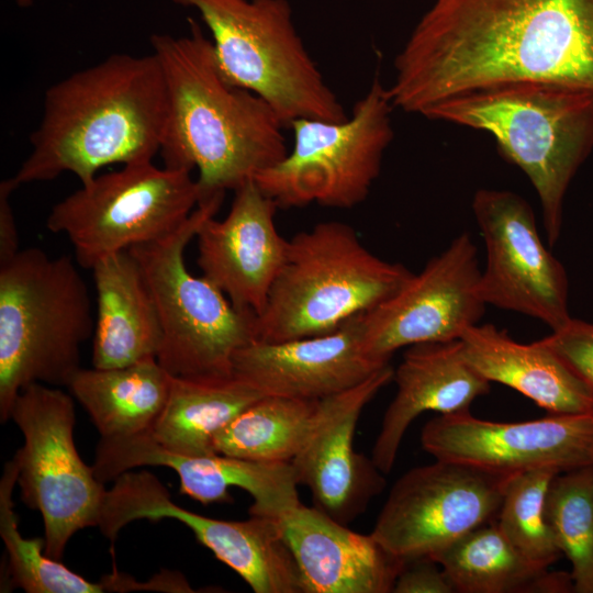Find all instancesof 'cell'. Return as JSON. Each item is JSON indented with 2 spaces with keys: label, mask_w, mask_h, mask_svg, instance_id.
Segmentation results:
<instances>
[{
  "label": "cell",
  "mask_w": 593,
  "mask_h": 593,
  "mask_svg": "<svg viewBox=\"0 0 593 593\" xmlns=\"http://www.w3.org/2000/svg\"><path fill=\"white\" fill-rule=\"evenodd\" d=\"M394 108L542 81L593 93V0H434L394 60Z\"/></svg>",
  "instance_id": "6da1fadb"
},
{
  "label": "cell",
  "mask_w": 593,
  "mask_h": 593,
  "mask_svg": "<svg viewBox=\"0 0 593 593\" xmlns=\"http://www.w3.org/2000/svg\"><path fill=\"white\" fill-rule=\"evenodd\" d=\"M188 23V35L154 34L149 41L168 94L159 153L166 167L198 169L201 204L254 180L289 150L286 127L273 109L231 85L219 68L212 41L194 19Z\"/></svg>",
  "instance_id": "7a4b0ae2"
},
{
  "label": "cell",
  "mask_w": 593,
  "mask_h": 593,
  "mask_svg": "<svg viewBox=\"0 0 593 593\" xmlns=\"http://www.w3.org/2000/svg\"><path fill=\"white\" fill-rule=\"evenodd\" d=\"M167 114L157 56L110 55L47 89L32 150L10 180L18 188L71 172L85 184L108 165L150 161Z\"/></svg>",
  "instance_id": "3957f363"
},
{
  "label": "cell",
  "mask_w": 593,
  "mask_h": 593,
  "mask_svg": "<svg viewBox=\"0 0 593 593\" xmlns=\"http://www.w3.org/2000/svg\"><path fill=\"white\" fill-rule=\"evenodd\" d=\"M490 133L537 192L546 238L561 235L563 203L593 150V93L542 81L504 82L454 97L425 116Z\"/></svg>",
  "instance_id": "277c9868"
},
{
  "label": "cell",
  "mask_w": 593,
  "mask_h": 593,
  "mask_svg": "<svg viewBox=\"0 0 593 593\" xmlns=\"http://www.w3.org/2000/svg\"><path fill=\"white\" fill-rule=\"evenodd\" d=\"M94 324L88 287L69 256L27 248L0 264L1 423L25 387H68Z\"/></svg>",
  "instance_id": "5b68a950"
},
{
  "label": "cell",
  "mask_w": 593,
  "mask_h": 593,
  "mask_svg": "<svg viewBox=\"0 0 593 593\" xmlns=\"http://www.w3.org/2000/svg\"><path fill=\"white\" fill-rule=\"evenodd\" d=\"M367 249L345 223L322 222L288 240L284 264L256 315V340L327 334L398 292L413 276Z\"/></svg>",
  "instance_id": "8992f818"
},
{
  "label": "cell",
  "mask_w": 593,
  "mask_h": 593,
  "mask_svg": "<svg viewBox=\"0 0 593 593\" xmlns=\"http://www.w3.org/2000/svg\"><path fill=\"white\" fill-rule=\"evenodd\" d=\"M172 1L199 12L224 78L264 99L286 128L299 119H347L299 35L287 0Z\"/></svg>",
  "instance_id": "52a82bcc"
},
{
  "label": "cell",
  "mask_w": 593,
  "mask_h": 593,
  "mask_svg": "<svg viewBox=\"0 0 593 593\" xmlns=\"http://www.w3.org/2000/svg\"><path fill=\"white\" fill-rule=\"evenodd\" d=\"M223 199L199 204L174 233L130 248L153 295L161 327L158 362L174 377L233 374L237 350L256 340L255 318L237 310L217 287L192 275L184 249Z\"/></svg>",
  "instance_id": "ba28073f"
},
{
  "label": "cell",
  "mask_w": 593,
  "mask_h": 593,
  "mask_svg": "<svg viewBox=\"0 0 593 593\" xmlns=\"http://www.w3.org/2000/svg\"><path fill=\"white\" fill-rule=\"evenodd\" d=\"M393 109L388 88L374 76L344 121H293L289 126L292 148L254 181L278 209L311 203L354 208L366 200L380 174L384 152L394 136Z\"/></svg>",
  "instance_id": "9c48e42d"
},
{
  "label": "cell",
  "mask_w": 593,
  "mask_h": 593,
  "mask_svg": "<svg viewBox=\"0 0 593 593\" xmlns=\"http://www.w3.org/2000/svg\"><path fill=\"white\" fill-rule=\"evenodd\" d=\"M199 201L191 171L132 163L97 175L55 204L46 227L67 235L77 262L91 269L109 255L174 233Z\"/></svg>",
  "instance_id": "30bf717a"
},
{
  "label": "cell",
  "mask_w": 593,
  "mask_h": 593,
  "mask_svg": "<svg viewBox=\"0 0 593 593\" xmlns=\"http://www.w3.org/2000/svg\"><path fill=\"white\" fill-rule=\"evenodd\" d=\"M10 419L23 436L12 458L22 501L42 515L45 553L61 560L77 532L97 527L107 489L76 448V413L69 394L32 383L19 392Z\"/></svg>",
  "instance_id": "8fae6325"
},
{
  "label": "cell",
  "mask_w": 593,
  "mask_h": 593,
  "mask_svg": "<svg viewBox=\"0 0 593 593\" xmlns=\"http://www.w3.org/2000/svg\"><path fill=\"white\" fill-rule=\"evenodd\" d=\"M508 477L439 459L412 468L391 488L371 535L404 561L432 558L495 519Z\"/></svg>",
  "instance_id": "7c38bea8"
},
{
  "label": "cell",
  "mask_w": 593,
  "mask_h": 593,
  "mask_svg": "<svg viewBox=\"0 0 593 593\" xmlns=\"http://www.w3.org/2000/svg\"><path fill=\"white\" fill-rule=\"evenodd\" d=\"M472 211L484 239V302L539 320L556 331L572 317L562 264L541 240L528 202L508 190L479 189Z\"/></svg>",
  "instance_id": "4fadbf2b"
},
{
  "label": "cell",
  "mask_w": 593,
  "mask_h": 593,
  "mask_svg": "<svg viewBox=\"0 0 593 593\" xmlns=\"http://www.w3.org/2000/svg\"><path fill=\"white\" fill-rule=\"evenodd\" d=\"M480 277L477 246L462 233L398 292L361 315L368 354L389 363L401 348L460 339L485 311Z\"/></svg>",
  "instance_id": "5bb4252c"
},
{
  "label": "cell",
  "mask_w": 593,
  "mask_h": 593,
  "mask_svg": "<svg viewBox=\"0 0 593 593\" xmlns=\"http://www.w3.org/2000/svg\"><path fill=\"white\" fill-rule=\"evenodd\" d=\"M421 444L435 459L497 474L560 473L593 463V413L514 423L481 419L470 411L439 414L423 427Z\"/></svg>",
  "instance_id": "9a60e30c"
},
{
  "label": "cell",
  "mask_w": 593,
  "mask_h": 593,
  "mask_svg": "<svg viewBox=\"0 0 593 593\" xmlns=\"http://www.w3.org/2000/svg\"><path fill=\"white\" fill-rule=\"evenodd\" d=\"M393 373L387 365L361 383L320 400L309 436L291 460L313 506L340 524L355 521L385 485L372 458L354 449V436L362 410Z\"/></svg>",
  "instance_id": "2e32d148"
},
{
  "label": "cell",
  "mask_w": 593,
  "mask_h": 593,
  "mask_svg": "<svg viewBox=\"0 0 593 593\" xmlns=\"http://www.w3.org/2000/svg\"><path fill=\"white\" fill-rule=\"evenodd\" d=\"M142 466L172 469L179 492L203 505L230 503V488H239L253 497L249 515L280 519L300 504L298 480L291 462H260L213 454L190 457L159 446L148 434L100 438L92 470L105 483Z\"/></svg>",
  "instance_id": "e0dca14e"
},
{
  "label": "cell",
  "mask_w": 593,
  "mask_h": 593,
  "mask_svg": "<svg viewBox=\"0 0 593 593\" xmlns=\"http://www.w3.org/2000/svg\"><path fill=\"white\" fill-rule=\"evenodd\" d=\"M223 220L208 216L199 226L197 264L239 311L258 315L280 272L288 240L277 231V204L250 180L234 191Z\"/></svg>",
  "instance_id": "ac0fdd59"
},
{
  "label": "cell",
  "mask_w": 593,
  "mask_h": 593,
  "mask_svg": "<svg viewBox=\"0 0 593 593\" xmlns=\"http://www.w3.org/2000/svg\"><path fill=\"white\" fill-rule=\"evenodd\" d=\"M361 315L323 335L255 340L236 351L233 373L265 395L320 401L350 389L389 365L368 354Z\"/></svg>",
  "instance_id": "d6986e66"
},
{
  "label": "cell",
  "mask_w": 593,
  "mask_h": 593,
  "mask_svg": "<svg viewBox=\"0 0 593 593\" xmlns=\"http://www.w3.org/2000/svg\"><path fill=\"white\" fill-rule=\"evenodd\" d=\"M279 523L305 593H389L404 566L372 535L298 504Z\"/></svg>",
  "instance_id": "ffe728a7"
},
{
  "label": "cell",
  "mask_w": 593,
  "mask_h": 593,
  "mask_svg": "<svg viewBox=\"0 0 593 593\" xmlns=\"http://www.w3.org/2000/svg\"><path fill=\"white\" fill-rule=\"evenodd\" d=\"M396 393L382 417L371 458L388 474L403 437L421 414L470 411L471 403L489 393L491 383L465 358L460 339L407 347L394 370Z\"/></svg>",
  "instance_id": "44dd1931"
},
{
  "label": "cell",
  "mask_w": 593,
  "mask_h": 593,
  "mask_svg": "<svg viewBox=\"0 0 593 593\" xmlns=\"http://www.w3.org/2000/svg\"><path fill=\"white\" fill-rule=\"evenodd\" d=\"M460 342L465 358L490 383L516 390L548 414L593 413V391L539 339L523 344L493 324H477Z\"/></svg>",
  "instance_id": "7402d4cb"
},
{
  "label": "cell",
  "mask_w": 593,
  "mask_h": 593,
  "mask_svg": "<svg viewBox=\"0 0 593 593\" xmlns=\"http://www.w3.org/2000/svg\"><path fill=\"white\" fill-rule=\"evenodd\" d=\"M97 292L92 366H128L157 358L161 327L139 264L130 250L100 259L91 268Z\"/></svg>",
  "instance_id": "603a6c76"
},
{
  "label": "cell",
  "mask_w": 593,
  "mask_h": 593,
  "mask_svg": "<svg viewBox=\"0 0 593 593\" xmlns=\"http://www.w3.org/2000/svg\"><path fill=\"white\" fill-rule=\"evenodd\" d=\"M171 381L157 358H147L118 368H80L68 388L100 438L110 439L149 432L166 404Z\"/></svg>",
  "instance_id": "cb8c5ba5"
},
{
  "label": "cell",
  "mask_w": 593,
  "mask_h": 593,
  "mask_svg": "<svg viewBox=\"0 0 593 593\" xmlns=\"http://www.w3.org/2000/svg\"><path fill=\"white\" fill-rule=\"evenodd\" d=\"M432 559L458 593L573 592L570 572L549 571L530 562L494 521L466 534Z\"/></svg>",
  "instance_id": "d4e9b609"
},
{
  "label": "cell",
  "mask_w": 593,
  "mask_h": 593,
  "mask_svg": "<svg viewBox=\"0 0 593 593\" xmlns=\"http://www.w3.org/2000/svg\"><path fill=\"white\" fill-rule=\"evenodd\" d=\"M262 396L261 391L234 373L223 378L172 376L166 404L148 434L175 454L213 455L215 436Z\"/></svg>",
  "instance_id": "484cf974"
},
{
  "label": "cell",
  "mask_w": 593,
  "mask_h": 593,
  "mask_svg": "<svg viewBox=\"0 0 593 593\" xmlns=\"http://www.w3.org/2000/svg\"><path fill=\"white\" fill-rule=\"evenodd\" d=\"M318 401L265 395L237 414L214 439L220 455L291 462L305 443Z\"/></svg>",
  "instance_id": "4316f807"
},
{
  "label": "cell",
  "mask_w": 593,
  "mask_h": 593,
  "mask_svg": "<svg viewBox=\"0 0 593 593\" xmlns=\"http://www.w3.org/2000/svg\"><path fill=\"white\" fill-rule=\"evenodd\" d=\"M18 468L13 459L3 468L0 480V537L5 547L4 586L26 593H102L109 592L102 578L91 582L45 553V538H24L12 499Z\"/></svg>",
  "instance_id": "83f0119b"
},
{
  "label": "cell",
  "mask_w": 593,
  "mask_h": 593,
  "mask_svg": "<svg viewBox=\"0 0 593 593\" xmlns=\"http://www.w3.org/2000/svg\"><path fill=\"white\" fill-rule=\"evenodd\" d=\"M546 516L571 563L573 592L593 593V463L560 472L546 497Z\"/></svg>",
  "instance_id": "f1b7e54d"
},
{
  "label": "cell",
  "mask_w": 593,
  "mask_h": 593,
  "mask_svg": "<svg viewBox=\"0 0 593 593\" xmlns=\"http://www.w3.org/2000/svg\"><path fill=\"white\" fill-rule=\"evenodd\" d=\"M556 474L539 469L510 475L494 519L511 544L541 568H549L562 555L546 516L547 492Z\"/></svg>",
  "instance_id": "f546056e"
},
{
  "label": "cell",
  "mask_w": 593,
  "mask_h": 593,
  "mask_svg": "<svg viewBox=\"0 0 593 593\" xmlns=\"http://www.w3.org/2000/svg\"><path fill=\"white\" fill-rule=\"evenodd\" d=\"M539 342L593 391V323L571 318Z\"/></svg>",
  "instance_id": "4dcf8cb0"
},
{
  "label": "cell",
  "mask_w": 593,
  "mask_h": 593,
  "mask_svg": "<svg viewBox=\"0 0 593 593\" xmlns=\"http://www.w3.org/2000/svg\"><path fill=\"white\" fill-rule=\"evenodd\" d=\"M393 593H454L440 566L429 557L405 560Z\"/></svg>",
  "instance_id": "1f68e13d"
},
{
  "label": "cell",
  "mask_w": 593,
  "mask_h": 593,
  "mask_svg": "<svg viewBox=\"0 0 593 593\" xmlns=\"http://www.w3.org/2000/svg\"><path fill=\"white\" fill-rule=\"evenodd\" d=\"M15 189L10 178L0 183V264L11 259L20 250L15 219L10 203V195Z\"/></svg>",
  "instance_id": "d6a6232c"
},
{
  "label": "cell",
  "mask_w": 593,
  "mask_h": 593,
  "mask_svg": "<svg viewBox=\"0 0 593 593\" xmlns=\"http://www.w3.org/2000/svg\"><path fill=\"white\" fill-rule=\"evenodd\" d=\"M15 2L21 8H29L33 4L34 0H15Z\"/></svg>",
  "instance_id": "836d02e7"
}]
</instances>
